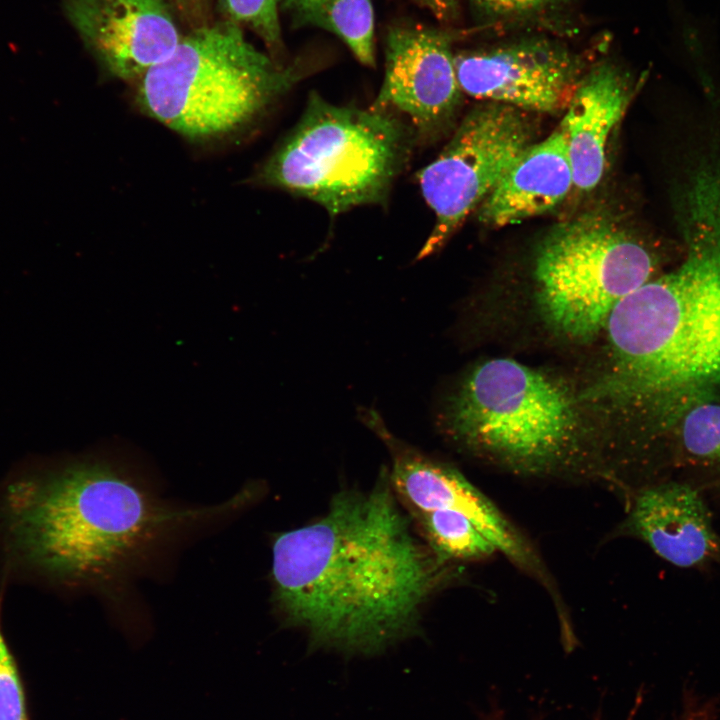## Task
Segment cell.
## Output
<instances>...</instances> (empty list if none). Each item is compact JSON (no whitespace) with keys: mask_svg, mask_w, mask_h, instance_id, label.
I'll return each mask as SVG.
<instances>
[{"mask_svg":"<svg viewBox=\"0 0 720 720\" xmlns=\"http://www.w3.org/2000/svg\"><path fill=\"white\" fill-rule=\"evenodd\" d=\"M462 93L523 111L554 113L581 78V56L557 41L519 39L454 56Z\"/></svg>","mask_w":720,"mask_h":720,"instance_id":"obj_11","label":"cell"},{"mask_svg":"<svg viewBox=\"0 0 720 720\" xmlns=\"http://www.w3.org/2000/svg\"><path fill=\"white\" fill-rule=\"evenodd\" d=\"M360 418L386 444L392 456L390 481L411 514L453 510L468 517L514 565L552 586L541 559L497 506L458 470L410 447L385 425L373 409Z\"/></svg>","mask_w":720,"mask_h":720,"instance_id":"obj_10","label":"cell"},{"mask_svg":"<svg viewBox=\"0 0 720 720\" xmlns=\"http://www.w3.org/2000/svg\"><path fill=\"white\" fill-rule=\"evenodd\" d=\"M0 512L17 559L79 583L119 571L163 530L199 514L170 510L120 467L97 458L17 477L2 494Z\"/></svg>","mask_w":720,"mask_h":720,"instance_id":"obj_3","label":"cell"},{"mask_svg":"<svg viewBox=\"0 0 720 720\" xmlns=\"http://www.w3.org/2000/svg\"><path fill=\"white\" fill-rule=\"evenodd\" d=\"M283 0H218L220 19L249 28L264 43L267 53L281 61L284 51L279 10Z\"/></svg>","mask_w":720,"mask_h":720,"instance_id":"obj_19","label":"cell"},{"mask_svg":"<svg viewBox=\"0 0 720 720\" xmlns=\"http://www.w3.org/2000/svg\"><path fill=\"white\" fill-rule=\"evenodd\" d=\"M280 8L294 28L310 26L331 32L361 64L375 66L372 0H283Z\"/></svg>","mask_w":720,"mask_h":720,"instance_id":"obj_16","label":"cell"},{"mask_svg":"<svg viewBox=\"0 0 720 720\" xmlns=\"http://www.w3.org/2000/svg\"><path fill=\"white\" fill-rule=\"evenodd\" d=\"M621 529L676 567L720 562V535L699 487L689 481L660 480L636 488Z\"/></svg>","mask_w":720,"mask_h":720,"instance_id":"obj_13","label":"cell"},{"mask_svg":"<svg viewBox=\"0 0 720 720\" xmlns=\"http://www.w3.org/2000/svg\"><path fill=\"white\" fill-rule=\"evenodd\" d=\"M456 38V31L408 23L392 25L386 33L384 78L371 106L404 120L417 144L442 136L460 106Z\"/></svg>","mask_w":720,"mask_h":720,"instance_id":"obj_9","label":"cell"},{"mask_svg":"<svg viewBox=\"0 0 720 720\" xmlns=\"http://www.w3.org/2000/svg\"><path fill=\"white\" fill-rule=\"evenodd\" d=\"M273 600L312 649L372 656L418 631L432 594L456 576L414 535L387 472L368 491L337 494L328 511L280 533Z\"/></svg>","mask_w":720,"mask_h":720,"instance_id":"obj_1","label":"cell"},{"mask_svg":"<svg viewBox=\"0 0 720 720\" xmlns=\"http://www.w3.org/2000/svg\"><path fill=\"white\" fill-rule=\"evenodd\" d=\"M0 720H28L25 695L0 619Z\"/></svg>","mask_w":720,"mask_h":720,"instance_id":"obj_20","label":"cell"},{"mask_svg":"<svg viewBox=\"0 0 720 720\" xmlns=\"http://www.w3.org/2000/svg\"><path fill=\"white\" fill-rule=\"evenodd\" d=\"M574 186L562 124L547 138L527 146L480 204L478 218L504 227L539 216L561 203Z\"/></svg>","mask_w":720,"mask_h":720,"instance_id":"obj_15","label":"cell"},{"mask_svg":"<svg viewBox=\"0 0 720 720\" xmlns=\"http://www.w3.org/2000/svg\"><path fill=\"white\" fill-rule=\"evenodd\" d=\"M65 17L105 72L138 81L180 43L165 0H61Z\"/></svg>","mask_w":720,"mask_h":720,"instance_id":"obj_12","label":"cell"},{"mask_svg":"<svg viewBox=\"0 0 720 720\" xmlns=\"http://www.w3.org/2000/svg\"><path fill=\"white\" fill-rule=\"evenodd\" d=\"M416 144L398 116L373 106L333 104L312 92L295 127L253 178L315 202L334 217L387 202Z\"/></svg>","mask_w":720,"mask_h":720,"instance_id":"obj_6","label":"cell"},{"mask_svg":"<svg viewBox=\"0 0 720 720\" xmlns=\"http://www.w3.org/2000/svg\"><path fill=\"white\" fill-rule=\"evenodd\" d=\"M412 516L417 521L427 545L444 561H478L497 552L479 528L459 512L431 510Z\"/></svg>","mask_w":720,"mask_h":720,"instance_id":"obj_18","label":"cell"},{"mask_svg":"<svg viewBox=\"0 0 720 720\" xmlns=\"http://www.w3.org/2000/svg\"><path fill=\"white\" fill-rule=\"evenodd\" d=\"M250 43L220 19L191 29L137 82L139 109L191 141L215 139L258 120L306 74Z\"/></svg>","mask_w":720,"mask_h":720,"instance_id":"obj_4","label":"cell"},{"mask_svg":"<svg viewBox=\"0 0 720 720\" xmlns=\"http://www.w3.org/2000/svg\"><path fill=\"white\" fill-rule=\"evenodd\" d=\"M168 3L190 29L212 22L211 0H168Z\"/></svg>","mask_w":720,"mask_h":720,"instance_id":"obj_22","label":"cell"},{"mask_svg":"<svg viewBox=\"0 0 720 720\" xmlns=\"http://www.w3.org/2000/svg\"><path fill=\"white\" fill-rule=\"evenodd\" d=\"M525 111L488 102L470 110L441 153L417 174L435 224L417 259L439 251L533 143Z\"/></svg>","mask_w":720,"mask_h":720,"instance_id":"obj_8","label":"cell"},{"mask_svg":"<svg viewBox=\"0 0 720 720\" xmlns=\"http://www.w3.org/2000/svg\"><path fill=\"white\" fill-rule=\"evenodd\" d=\"M685 255L611 312L607 365L582 399L616 415L640 448L669 440L683 415L720 391V170L692 179Z\"/></svg>","mask_w":720,"mask_h":720,"instance_id":"obj_2","label":"cell"},{"mask_svg":"<svg viewBox=\"0 0 720 720\" xmlns=\"http://www.w3.org/2000/svg\"><path fill=\"white\" fill-rule=\"evenodd\" d=\"M569 0H471L474 10L490 21H521L563 7Z\"/></svg>","mask_w":720,"mask_h":720,"instance_id":"obj_21","label":"cell"},{"mask_svg":"<svg viewBox=\"0 0 720 720\" xmlns=\"http://www.w3.org/2000/svg\"><path fill=\"white\" fill-rule=\"evenodd\" d=\"M630 81L611 63L581 77L568 102L564 128L574 187L594 189L602 179L608 139L632 96Z\"/></svg>","mask_w":720,"mask_h":720,"instance_id":"obj_14","label":"cell"},{"mask_svg":"<svg viewBox=\"0 0 720 720\" xmlns=\"http://www.w3.org/2000/svg\"><path fill=\"white\" fill-rule=\"evenodd\" d=\"M427 9L439 21L449 22L456 19L459 11L458 0H413Z\"/></svg>","mask_w":720,"mask_h":720,"instance_id":"obj_23","label":"cell"},{"mask_svg":"<svg viewBox=\"0 0 720 720\" xmlns=\"http://www.w3.org/2000/svg\"><path fill=\"white\" fill-rule=\"evenodd\" d=\"M669 443L677 466L694 471L720 490V400L705 401L689 409Z\"/></svg>","mask_w":720,"mask_h":720,"instance_id":"obj_17","label":"cell"},{"mask_svg":"<svg viewBox=\"0 0 720 720\" xmlns=\"http://www.w3.org/2000/svg\"><path fill=\"white\" fill-rule=\"evenodd\" d=\"M576 401L513 359L471 369L446 398L444 431L466 450L527 476L585 475Z\"/></svg>","mask_w":720,"mask_h":720,"instance_id":"obj_5","label":"cell"},{"mask_svg":"<svg viewBox=\"0 0 720 720\" xmlns=\"http://www.w3.org/2000/svg\"><path fill=\"white\" fill-rule=\"evenodd\" d=\"M657 267L654 252L614 217L582 213L554 226L537 247L538 312L558 335L592 340L616 305L654 278Z\"/></svg>","mask_w":720,"mask_h":720,"instance_id":"obj_7","label":"cell"}]
</instances>
